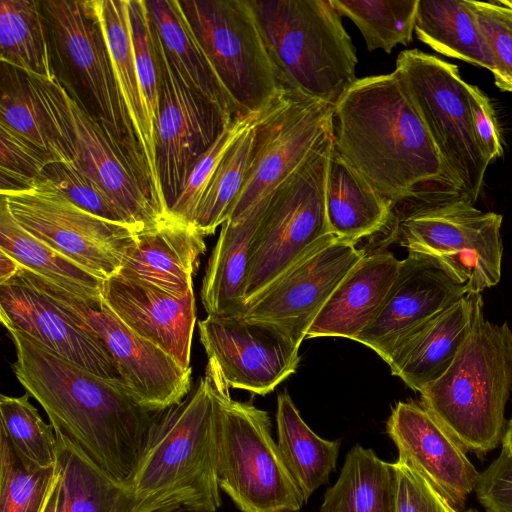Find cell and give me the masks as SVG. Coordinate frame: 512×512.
I'll use <instances>...</instances> for the list:
<instances>
[{
	"mask_svg": "<svg viewBox=\"0 0 512 512\" xmlns=\"http://www.w3.org/2000/svg\"><path fill=\"white\" fill-rule=\"evenodd\" d=\"M333 145L396 213L472 203L395 70L357 79L347 90L334 106Z\"/></svg>",
	"mask_w": 512,
	"mask_h": 512,
	"instance_id": "6da1fadb",
	"label": "cell"
},
{
	"mask_svg": "<svg viewBox=\"0 0 512 512\" xmlns=\"http://www.w3.org/2000/svg\"><path fill=\"white\" fill-rule=\"evenodd\" d=\"M13 372L54 430L108 476L131 484L157 412L144 408L121 378L98 376L6 328Z\"/></svg>",
	"mask_w": 512,
	"mask_h": 512,
	"instance_id": "7a4b0ae2",
	"label": "cell"
},
{
	"mask_svg": "<svg viewBox=\"0 0 512 512\" xmlns=\"http://www.w3.org/2000/svg\"><path fill=\"white\" fill-rule=\"evenodd\" d=\"M130 487L160 512H216L215 409L211 386L200 377L186 397L155 414Z\"/></svg>",
	"mask_w": 512,
	"mask_h": 512,
	"instance_id": "3957f363",
	"label": "cell"
},
{
	"mask_svg": "<svg viewBox=\"0 0 512 512\" xmlns=\"http://www.w3.org/2000/svg\"><path fill=\"white\" fill-rule=\"evenodd\" d=\"M512 390V330L479 318L448 369L419 393L421 405L465 452L483 456L505 431Z\"/></svg>",
	"mask_w": 512,
	"mask_h": 512,
	"instance_id": "277c9868",
	"label": "cell"
},
{
	"mask_svg": "<svg viewBox=\"0 0 512 512\" xmlns=\"http://www.w3.org/2000/svg\"><path fill=\"white\" fill-rule=\"evenodd\" d=\"M63 155L112 198L135 233L171 218L159 204L147 167L118 139L105 119L91 113L70 84L57 75L25 74Z\"/></svg>",
	"mask_w": 512,
	"mask_h": 512,
	"instance_id": "5b68a950",
	"label": "cell"
},
{
	"mask_svg": "<svg viewBox=\"0 0 512 512\" xmlns=\"http://www.w3.org/2000/svg\"><path fill=\"white\" fill-rule=\"evenodd\" d=\"M278 83L335 106L356 82V51L331 0H250Z\"/></svg>",
	"mask_w": 512,
	"mask_h": 512,
	"instance_id": "8992f818",
	"label": "cell"
},
{
	"mask_svg": "<svg viewBox=\"0 0 512 512\" xmlns=\"http://www.w3.org/2000/svg\"><path fill=\"white\" fill-rule=\"evenodd\" d=\"M214 400L218 485L242 512H296L305 500L271 435L266 411L233 400L206 367Z\"/></svg>",
	"mask_w": 512,
	"mask_h": 512,
	"instance_id": "52a82bcc",
	"label": "cell"
},
{
	"mask_svg": "<svg viewBox=\"0 0 512 512\" xmlns=\"http://www.w3.org/2000/svg\"><path fill=\"white\" fill-rule=\"evenodd\" d=\"M332 148L333 137L270 195L250 245L246 304L308 252L335 237L325 209Z\"/></svg>",
	"mask_w": 512,
	"mask_h": 512,
	"instance_id": "ba28073f",
	"label": "cell"
},
{
	"mask_svg": "<svg viewBox=\"0 0 512 512\" xmlns=\"http://www.w3.org/2000/svg\"><path fill=\"white\" fill-rule=\"evenodd\" d=\"M393 216V239L408 253L433 261L467 293H481L499 283L502 215L457 200Z\"/></svg>",
	"mask_w": 512,
	"mask_h": 512,
	"instance_id": "9c48e42d",
	"label": "cell"
},
{
	"mask_svg": "<svg viewBox=\"0 0 512 512\" xmlns=\"http://www.w3.org/2000/svg\"><path fill=\"white\" fill-rule=\"evenodd\" d=\"M179 3L240 118L265 112L283 91L250 0Z\"/></svg>",
	"mask_w": 512,
	"mask_h": 512,
	"instance_id": "30bf717a",
	"label": "cell"
},
{
	"mask_svg": "<svg viewBox=\"0 0 512 512\" xmlns=\"http://www.w3.org/2000/svg\"><path fill=\"white\" fill-rule=\"evenodd\" d=\"M395 72L441 156L474 204L490 161L474 131L469 84L457 65L417 49L400 52Z\"/></svg>",
	"mask_w": 512,
	"mask_h": 512,
	"instance_id": "8fae6325",
	"label": "cell"
},
{
	"mask_svg": "<svg viewBox=\"0 0 512 512\" xmlns=\"http://www.w3.org/2000/svg\"><path fill=\"white\" fill-rule=\"evenodd\" d=\"M17 274L101 341L120 378L144 408L151 412L165 410L191 391L192 369L183 368L169 354L133 332L103 299L77 296L23 266Z\"/></svg>",
	"mask_w": 512,
	"mask_h": 512,
	"instance_id": "7c38bea8",
	"label": "cell"
},
{
	"mask_svg": "<svg viewBox=\"0 0 512 512\" xmlns=\"http://www.w3.org/2000/svg\"><path fill=\"white\" fill-rule=\"evenodd\" d=\"M0 195L23 229L102 280L119 272L137 234L79 207L44 175L27 188Z\"/></svg>",
	"mask_w": 512,
	"mask_h": 512,
	"instance_id": "4fadbf2b",
	"label": "cell"
},
{
	"mask_svg": "<svg viewBox=\"0 0 512 512\" xmlns=\"http://www.w3.org/2000/svg\"><path fill=\"white\" fill-rule=\"evenodd\" d=\"M334 106L283 92L256 120L250 163L227 220H239L333 137Z\"/></svg>",
	"mask_w": 512,
	"mask_h": 512,
	"instance_id": "5bb4252c",
	"label": "cell"
},
{
	"mask_svg": "<svg viewBox=\"0 0 512 512\" xmlns=\"http://www.w3.org/2000/svg\"><path fill=\"white\" fill-rule=\"evenodd\" d=\"M151 27L159 72L157 171L170 213L194 162L235 120L226 117L187 81L152 22Z\"/></svg>",
	"mask_w": 512,
	"mask_h": 512,
	"instance_id": "9a60e30c",
	"label": "cell"
},
{
	"mask_svg": "<svg viewBox=\"0 0 512 512\" xmlns=\"http://www.w3.org/2000/svg\"><path fill=\"white\" fill-rule=\"evenodd\" d=\"M365 255L355 243L334 237L248 302L240 317L271 325L300 346L334 290Z\"/></svg>",
	"mask_w": 512,
	"mask_h": 512,
	"instance_id": "2e32d148",
	"label": "cell"
},
{
	"mask_svg": "<svg viewBox=\"0 0 512 512\" xmlns=\"http://www.w3.org/2000/svg\"><path fill=\"white\" fill-rule=\"evenodd\" d=\"M198 328L208 364L229 387L266 395L300 362V346L271 325L207 315Z\"/></svg>",
	"mask_w": 512,
	"mask_h": 512,
	"instance_id": "e0dca14e",
	"label": "cell"
},
{
	"mask_svg": "<svg viewBox=\"0 0 512 512\" xmlns=\"http://www.w3.org/2000/svg\"><path fill=\"white\" fill-rule=\"evenodd\" d=\"M41 3L58 47L89 92L96 114L106 120L118 139L146 166L119 95L105 37L90 0Z\"/></svg>",
	"mask_w": 512,
	"mask_h": 512,
	"instance_id": "ac0fdd59",
	"label": "cell"
},
{
	"mask_svg": "<svg viewBox=\"0 0 512 512\" xmlns=\"http://www.w3.org/2000/svg\"><path fill=\"white\" fill-rule=\"evenodd\" d=\"M386 431L403 459L424 477L458 512L477 487L480 473L465 450L415 401L398 402Z\"/></svg>",
	"mask_w": 512,
	"mask_h": 512,
	"instance_id": "d6986e66",
	"label": "cell"
},
{
	"mask_svg": "<svg viewBox=\"0 0 512 512\" xmlns=\"http://www.w3.org/2000/svg\"><path fill=\"white\" fill-rule=\"evenodd\" d=\"M466 293L433 261L408 253L376 318L355 341L387 362L408 335Z\"/></svg>",
	"mask_w": 512,
	"mask_h": 512,
	"instance_id": "ffe728a7",
	"label": "cell"
},
{
	"mask_svg": "<svg viewBox=\"0 0 512 512\" xmlns=\"http://www.w3.org/2000/svg\"><path fill=\"white\" fill-rule=\"evenodd\" d=\"M0 319L60 357L104 378H120L101 341L46 294L16 274L0 284Z\"/></svg>",
	"mask_w": 512,
	"mask_h": 512,
	"instance_id": "44dd1931",
	"label": "cell"
},
{
	"mask_svg": "<svg viewBox=\"0 0 512 512\" xmlns=\"http://www.w3.org/2000/svg\"><path fill=\"white\" fill-rule=\"evenodd\" d=\"M104 303L133 332L189 369L196 322L194 292L178 297L115 275L103 282Z\"/></svg>",
	"mask_w": 512,
	"mask_h": 512,
	"instance_id": "7402d4cb",
	"label": "cell"
},
{
	"mask_svg": "<svg viewBox=\"0 0 512 512\" xmlns=\"http://www.w3.org/2000/svg\"><path fill=\"white\" fill-rule=\"evenodd\" d=\"M483 315L481 293H466L398 345L386 362L391 374L420 392L448 369Z\"/></svg>",
	"mask_w": 512,
	"mask_h": 512,
	"instance_id": "603a6c76",
	"label": "cell"
},
{
	"mask_svg": "<svg viewBox=\"0 0 512 512\" xmlns=\"http://www.w3.org/2000/svg\"><path fill=\"white\" fill-rule=\"evenodd\" d=\"M205 248L204 237L192 225L170 218L136 234L116 275L183 297L193 292Z\"/></svg>",
	"mask_w": 512,
	"mask_h": 512,
	"instance_id": "cb8c5ba5",
	"label": "cell"
},
{
	"mask_svg": "<svg viewBox=\"0 0 512 512\" xmlns=\"http://www.w3.org/2000/svg\"><path fill=\"white\" fill-rule=\"evenodd\" d=\"M401 266L391 252L365 255L325 303L306 338L356 340L379 313Z\"/></svg>",
	"mask_w": 512,
	"mask_h": 512,
	"instance_id": "d4e9b609",
	"label": "cell"
},
{
	"mask_svg": "<svg viewBox=\"0 0 512 512\" xmlns=\"http://www.w3.org/2000/svg\"><path fill=\"white\" fill-rule=\"evenodd\" d=\"M103 31L119 95L148 168L154 194L169 213L156 158V135L148 119L136 71L127 0H90Z\"/></svg>",
	"mask_w": 512,
	"mask_h": 512,
	"instance_id": "484cf974",
	"label": "cell"
},
{
	"mask_svg": "<svg viewBox=\"0 0 512 512\" xmlns=\"http://www.w3.org/2000/svg\"><path fill=\"white\" fill-rule=\"evenodd\" d=\"M269 197L243 218L226 220L221 225L202 281L201 301L207 315H242L246 305L245 286L250 245Z\"/></svg>",
	"mask_w": 512,
	"mask_h": 512,
	"instance_id": "4316f807",
	"label": "cell"
},
{
	"mask_svg": "<svg viewBox=\"0 0 512 512\" xmlns=\"http://www.w3.org/2000/svg\"><path fill=\"white\" fill-rule=\"evenodd\" d=\"M393 203L380 195L334 148L329 159L325 209L331 233L352 243L393 226Z\"/></svg>",
	"mask_w": 512,
	"mask_h": 512,
	"instance_id": "83f0119b",
	"label": "cell"
},
{
	"mask_svg": "<svg viewBox=\"0 0 512 512\" xmlns=\"http://www.w3.org/2000/svg\"><path fill=\"white\" fill-rule=\"evenodd\" d=\"M55 432L60 472L57 512H160L153 500L137 496L129 485L108 476Z\"/></svg>",
	"mask_w": 512,
	"mask_h": 512,
	"instance_id": "f1b7e54d",
	"label": "cell"
},
{
	"mask_svg": "<svg viewBox=\"0 0 512 512\" xmlns=\"http://www.w3.org/2000/svg\"><path fill=\"white\" fill-rule=\"evenodd\" d=\"M145 1L166 51L187 81L230 120L242 119L197 41L179 0Z\"/></svg>",
	"mask_w": 512,
	"mask_h": 512,
	"instance_id": "f546056e",
	"label": "cell"
},
{
	"mask_svg": "<svg viewBox=\"0 0 512 512\" xmlns=\"http://www.w3.org/2000/svg\"><path fill=\"white\" fill-rule=\"evenodd\" d=\"M414 32L436 52L494 73V63L467 0H418Z\"/></svg>",
	"mask_w": 512,
	"mask_h": 512,
	"instance_id": "4dcf8cb0",
	"label": "cell"
},
{
	"mask_svg": "<svg viewBox=\"0 0 512 512\" xmlns=\"http://www.w3.org/2000/svg\"><path fill=\"white\" fill-rule=\"evenodd\" d=\"M396 470L372 449L353 446L319 512H395Z\"/></svg>",
	"mask_w": 512,
	"mask_h": 512,
	"instance_id": "1f68e13d",
	"label": "cell"
},
{
	"mask_svg": "<svg viewBox=\"0 0 512 512\" xmlns=\"http://www.w3.org/2000/svg\"><path fill=\"white\" fill-rule=\"evenodd\" d=\"M278 448L305 500L328 482L335 469L340 441L319 437L304 422L287 392L277 398Z\"/></svg>",
	"mask_w": 512,
	"mask_h": 512,
	"instance_id": "d6a6232c",
	"label": "cell"
},
{
	"mask_svg": "<svg viewBox=\"0 0 512 512\" xmlns=\"http://www.w3.org/2000/svg\"><path fill=\"white\" fill-rule=\"evenodd\" d=\"M47 24L41 2L0 0L1 63L29 76L54 78Z\"/></svg>",
	"mask_w": 512,
	"mask_h": 512,
	"instance_id": "836d02e7",
	"label": "cell"
},
{
	"mask_svg": "<svg viewBox=\"0 0 512 512\" xmlns=\"http://www.w3.org/2000/svg\"><path fill=\"white\" fill-rule=\"evenodd\" d=\"M0 250L23 267L84 298L102 299L104 280L55 251L23 229L0 203Z\"/></svg>",
	"mask_w": 512,
	"mask_h": 512,
	"instance_id": "e575fe53",
	"label": "cell"
},
{
	"mask_svg": "<svg viewBox=\"0 0 512 512\" xmlns=\"http://www.w3.org/2000/svg\"><path fill=\"white\" fill-rule=\"evenodd\" d=\"M341 16L361 32L367 49L391 53L408 45L414 32L418 0H331Z\"/></svg>",
	"mask_w": 512,
	"mask_h": 512,
	"instance_id": "d590c367",
	"label": "cell"
},
{
	"mask_svg": "<svg viewBox=\"0 0 512 512\" xmlns=\"http://www.w3.org/2000/svg\"><path fill=\"white\" fill-rule=\"evenodd\" d=\"M258 117L228 149L202 196L192 225L203 237L213 234L229 218L248 171Z\"/></svg>",
	"mask_w": 512,
	"mask_h": 512,
	"instance_id": "8d00e7d4",
	"label": "cell"
},
{
	"mask_svg": "<svg viewBox=\"0 0 512 512\" xmlns=\"http://www.w3.org/2000/svg\"><path fill=\"white\" fill-rule=\"evenodd\" d=\"M59 474L24 458L0 428V512H43Z\"/></svg>",
	"mask_w": 512,
	"mask_h": 512,
	"instance_id": "74e56055",
	"label": "cell"
},
{
	"mask_svg": "<svg viewBox=\"0 0 512 512\" xmlns=\"http://www.w3.org/2000/svg\"><path fill=\"white\" fill-rule=\"evenodd\" d=\"M1 64L0 123L48 152L56 162L68 161L55 142L47 117L25 73Z\"/></svg>",
	"mask_w": 512,
	"mask_h": 512,
	"instance_id": "f35d334b",
	"label": "cell"
},
{
	"mask_svg": "<svg viewBox=\"0 0 512 512\" xmlns=\"http://www.w3.org/2000/svg\"><path fill=\"white\" fill-rule=\"evenodd\" d=\"M0 428L27 460L40 467L57 465L56 432L30 403L29 394L19 397L1 395Z\"/></svg>",
	"mask_w": 512,
	"mask_h": 512,
	"instance_id": "ab89813d",
	"label": "cell"
},
{
	"mask_svg": "<svg viewBox=\"0 0 512 512\" xmlns=\"http://www.w3.org/2000/svg\"><path fill=\"white\" fill-rule=\"evenodd\" d=\"M494 63V82L512 92V0H467Z\"/></svg>",
	"mask_w": 512,
	"mask_h": 512,
	"instance_id": "60d3db41",
	"label": "cell"
},
{
	"mask_svg": "<svg viewBox=\"0 0 512 512\" xmlns=\"http://www.w3.org/2000/svg\"><path fill=\"white\" fill-rule=\"evenodd\" d=\"M256 117L238 119L228 124L212 145L197 158L175 203L170 208L172 218L182 223L193 224L198 205L213 173L228 149Z\"/></svg>",
	"mask_w": 512,
	"mask_h": 512,
	"instance_id": "b9f144b4",
	"label": "cell"
},
{
	"mask_svg": "<svg viewBox=\"0 0 512 512\" xmlns=\"http://www.w3.org/2000/svg\"><path fill=\"white\" fill-rule=\"evenodd\" d=\"M134 60L144 107L156 135L159 115V72L145 0H127Z\"/></svg>",
	"mask_w": 512,
	"mask_h": 512,
	"instance_id": "7bdbcfd3",
	"label": "cell"
},
{
	"mask_svg": "<svg viewBox=\"0 0 512 512\" xmlns=\"http://www.w3.org/2000/svg\"><path fill=\"white\" fill-rule=\"evenodd\" d=\"M52 162L48 152L0 123V192L27 188Z\"/></svg>",
	"mask_w": 512,
	"mask_h": 512,
	"instance_id": "ee69618b",
	"label": "cell"
},
{
	"mask_svg": "<svg viewBox=\"0 0 512 512\" xmlns=\"http://www.w3.org/2000/svg\"><path fill=\"white\" fill-rule=\"evenodd\" d=\"M43 175L79 207L102 219L126 225L108 193L72 162H52Z\"/></svg>",
	"mask_w": 512,
	"mask_h": 512,
	"instance_id": "f6af8a7d",
	"label": "cell"
},
{
	"mask_svg": "<svg viewBox=\"0 0 512 512\" xmlns=\"http://www.w3.org/2000/svg\"><path fill=\"white\" fill-rule=\"evenodd\" d=\"M393 464L396 470L395 512H458L403 459L398 458Z\"/></svg>",
	"mask_w": 512,
	"mask_h": 512,
	"instance_id": "bcb514c9",
	"label": "cell"
},
{
	"mask_svg": "<svg viewBox=\"0 0 512 512\" xmlns=\"http://www.w3.org/2000/svg\"><path fill=\"white\" fill-rule=\"evenodd\" d=\"M475 491L485 512H512V457L501 451L480 473Z\"/></svg>",
	"mask_w": 512,
	"mask_h": 512,
	"instance_id": "7dc6e473",
	"label": "cell"
},
{
	"mask_svg": "<svg viewBox=\"0 0 512 512\" xmlns=\"http://www.w3.org/2000/svg\"><path fill=\"white\" fill-rule=\"evenodd\" d=\"M468 92L476 137L489 161L492 162L504 153L495 111L490 99L480 88L469 84Z\"/></svg>",
	"mask_w": 512,
	"mask_h": 512,
	"instance_id": "c3c4849f",
	"label": "cell"
},
{
	"mask_svg": "<svg viewBox=\"0 0 512 512\" xmlns=\"http://www.w3.org/2000/svg\"><path fill=\"white\" fill-rule=\"evenodd\" d=\"M21 267L22 265L18 261L0 250V284L13 278Z\"/></svg>",
	"mask_w": 512,
	"mask_h": 512,
	"instance_id": "681fc988",
	"label": "cell"
},
{
	"mask_svg": "<svg viewBox=\"0 0 512 512\" xmlns=\"http://www.w3.org/2000/svg\"><path fill=\"white\" fill-rule=\"evenodd\" d=\"M59 485H60V472L58 474L57 481L55 486L47 500L46 506L43 512H57L58 506V494H59Z\"/></svg>",
	"mask_w": 512,
	"mask_h": 512,
	"instance_id": "f907efd6",
	"label": "cell"
},
{
	"mask_svg": "<svg viewBox=\"0 0 512 512\" xmlns=\"http://www.w3.org/2000/svg\"><path fill=\"white\" fill-rule=\"evenodd\" d=\"M501 443L502 451L512 457V418L505 428Z\"/></svg>",
	"mask_w": 512,
	"mask_h": 512,
	"instance_id": "816d5d0a",
	"label": "cell"
},
{
	"mask_svg": "<svg viewBox=\"0 0 512 512\" xmlns=\"http://www.w3.org/2000/svg\"><path fill=\"white\" fill-rule=\"evenodd\" d=\"M464 512H478V511L476 509L470 508V509H468V510H466Z\"/></svg>",
	"mask_w": 512,
	"mask_h": 512,
	"instance_id": "f5cc1de1",
	"label": "cell"
}]
</instances>
